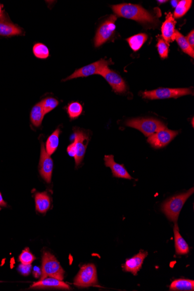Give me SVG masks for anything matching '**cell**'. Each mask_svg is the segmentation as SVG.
Returning a JSON list of instances; mask_svg holds the SVG:
<instances>
[{
	"label": "cell",
	"instance_id": "1",
	"mask_svg": "<svg viewBox=\"0 0 194 291\" xmlns=\"http://www.w3.org/2000/svg\"><path fill=\"white\" fill-rule=\"evenodd\" d=\"M112 8L117 16L132 19L140 23H154L155 17L138 5L121 4L113 5Z\"/></svg>",
	"mask_w": 194,
	"mask_h": 291
},
{
	"label": "cell",
	"instance_id": "2",
	"mask_svg": "<svg viewBox=\"0 0 194 291\" xmlns=\"http://www.w3.org/2000/svg\"><path fill=\"white\" fill-rule=\"evenodd\" d=\"M194 193V188L188 192L179 194L166 200L162 204V210L169 220L176 223L184 205L190 196Z\"/></svg>",
	"mask_w": 194,
	"mask_h": 291
},
{
	"label": "cell",
	"instance_id": "3",
	"mask_svg": "<svg viewBox=\"0 0 194 291\" xmlns=\"http://www.w3.org/2000/svg\"><path fill=\"white\" fill-rule=\"evenodd\" d=\"M75 139L67 148L68 154L74 157L76 167L82 162L85 157L87 146L89 139L88 134L78 129H74Z\"/></svg>",
	"mask_w": 194,
	"mask_h": 291
},
{
	"label": "cell",
	"instance_id": "4",
	"mask_svg": "<svg viewBox=\"0 0 194 291\" xmlns=\"http://www.w3.org/2000/svg\"><path fill=\"white\" fill-rule=\"evenodd\" d=\"M64 275V270L62 269L56 258L50 252H44L40 280L50 277L63 281Z\"/></svg>",
	"mask_w": 194,
	"mask_h": 291
},
{
	"label": "cell",
	"instance_id": "5",
	"mask_svg": "<svg viewBox=\"0 0 194 291\" xmlns=\"http://www.w3.org/2000/svg\"><path fill=\"white\" fill-rule=\"evenodd\" d=\"M126 125L140 130L148 137L166 128L165 124L161 121L151 118L129 119L126 121Z\"/></svg>",
	"mask_w": 194,
	"mask_h": 291
},
{
	"label": "cell",
	"instance_id": "6",
	"mask_svg": "<svg viewBox=\"0 0 194 291\" xmlns=\"http://www.w3.org/2000/svg\"><path fill=\"white\" fill-rule=\"evenodd\" d=\"M191 89H169L159 88L152 91L144 92L142 94L143 98L148 99H162L179 97L192 95Z\"/></svg>",
	"mask_w": 194,
	"mask_h": 291
},
{
	"label": "cell",
	"instance_id": "7",
	"mask_svg": "<svg viewBox=\"0 0 194 291\" xmlns=\"http://www.w3.org/2000/svg\"><path fill=\"white\" fill-rule=\"evenodd\" d=\"M97 284V272L94 264L83 266L74 280L75 285L79 288L95 286Z\"/></svg>",
	"mask_w": 194,
	"mask_h": 291
},
{
	"label": "cell",
	"instance_id": "8",
	"mask_svg": "<svg viewBox=\"0 0 194 291\" xmlns=\"http://www.w3.org/2000/svg\"><path fill=\"white\" fill-rule=\"evenodd\" d=\"M116 15H110L102 23L97 31L95 38V46L99 47L112 37L116 29Z\"/></svg>",
	"mask_w": 194,
	"mask_h": 291
},
{
	"label": "cell",
	"instance_id": "9",
	"mask_svg": "<svg viewBox=\"0 0 194 291\" xmlns=\"http://www.w3.org/2000/svg\"><path fill=\"white\" fill-rule=\"evenodd\" d=\"M110 64H111V62L102 59V60L78 69V70L75 71L74 74L68 76L63 81H68L69 80L79 78L88 77V76L93 75H100L105 68L108 67V65Z\"/></svg>",
	"mask_w": 194,
	"mask_h": 291
},
{
	"label": "cell",
	"instance_id": "10",
	"mask_svg": "<svg viewBox=\"0 0 194 291\" xmlns=\"http://www.w3.org/2000/svg\"><path fill=\"white\" fill-rule=\"evenodd\" d=\"M178 133V131L169 130L166 127L148 137L147 141L154 148H164L171 143Z\"/></svg>",
	"mask_w": 194,
	"mask_h": 291
},
{
	"label": "cell",
	"instance_id": "11",
	"mask_svg": "<svg viewBox=\"0 0 194 291\" xmlns=\"http://www.w3.org/2000/svg\"><path fill=\"white\" fill-rule=\"evenodd\" d=\"M41 144L39 172L45 181L47 183H50L53 175L54 163L51 156L47 154L43 142H41Z\"/></svg>",
	"mask_w": 194,
	"mask_h": 291
},
{
	"label": "cell",
	"instance_id": "12",
	"mask_svg": "<svg viewBox=\"0 0 194 291\" xmlns=\"http://www.w3.org/2000/svg\"><path fill=\"white\" fill-rule=\"evenodd\" d=\"M100 75L112 87L114 92L117 93H124L126 92L127 86L124 80L116 72L110 70L108 67L105 68Z\"/></svg>",
	"mask_w": 194,
	"mask_h": 291
},
{
	"label": "cell",
	"instance_id": "13",
	"mask_svg": "<svg viewBox=\"0 0 194 291\" xmlns=\"http://www.w3.org/2000/svg\"><path fill=\"white\" fill-rule=\"evenodd\" d=\"M23 33L21 27L12 23L5 12L0 17V36L12 37L22 35Z\"/></svg>",
	"mask_w": 194,
	"mask_h": 291
},
{
	"label": "cell",
	"instance_id": "14",
	"mask_svg": "<svg viewBox=\"0 0 194 291\" xmlns=\"http://www.w3.org/2000/svg\"><path fill=\"white\" fill-rule=\"evenodd\" d=\"M30 289L70 290L71 288L63 281L53 278V277H51V278L47 277L46 279L40 280L39 282L33 283Z\"/></svg>",
	"mask_w": 194,
	"mask_h": 291
},
{
	"label": "cell",
	"instance_id": "15",
	"mask_svg": "<svg viewBox=\"0 0 194 291\" xmlns=\"http://www.w3.org/2000/svg\"><path fill=\"white\" fill-rule=\"evenodd\" d=\"M148 256L147 251H140L138 254L133 257L126 260L125 263L123 266L124 271L130 272L134 275H137L138 272L142 268V265L145 258Z\"/></svg>",
	"mask_w": 194,
	"mask_h": 291
},
{
	"label": "cell",
	"instance_id": "16",
	"mask_svg": "<svg viewBox=\"0 0 194 291\" xmlns=\"http://www.w3.org/2000/svg\"><path fill=\"white\" fill-rule=\"evenodd\" d=\"M104 161L106 167H109L111 169L113 177H115L117 178L129 180L133 179L132 177L128 173L126 168H124L123 165L117 164L114 161L113 155H105Z\"/></svg>",
	"mask_w": 194,
	"mask_h": 291
},
{
	"label": "cell",
	"instance_id": "17",
	"mask_svg": "<svg viewBox=\"0 0 194 291\" xmlns=\"http://www.w3.org/2000/svg\"><path fill=\"white\" fill-rule=\"evenodd\" d=\"M176 23V20L172 13H168L161 29L162 37L168 44L174 40Z\"/></svg>",
	"mask_w": 194,
	"mask_h": 291
},
{
	"label": "cell",
	"instance_id": "18",
	"mask_svg": "<svg viewBox=\"0 0 194 291\" xmlns=\"http://www.w3.org/2000/svg\"><path fill=\"white\" fill-rule=\"evenodd\" d=\"M175 234V242L176 254L184 255L189 254L190 248L188 244L183 238L179 232V228L178 224L175 223L173 228Z\"/></svg>",
	"mask_w": 194,
	"mask_h": 291
},
{
	"label": "cell",
	"instance_id": "19",
	"mask_svg": "<svg viewBox=\"0 0 194 291\" xmlns=\"http://www.w3.org/2000/svg\"><path fill=\"white\" fill-rule=\"evenodd\" d=\"M34 197L37 212L41 213H46L51 206V198L47 193H37Z\"/></svg>",
	"mask_w": 194,
	"mask_h": 291
},
{
	"label": "cell",
	"instance_id": "20",
	"mask_svg": "<svg viewBox=\"0 0 194 291\" xmlns=\"http://www.w3.org/2000/svg\"><path fill=\"white\" fill-rule=\"evenodd\" d=\"M44 115V110L40 102L36 103L31 110L30 114L31 123L34 127H40L42 124Z\"/></svg>",
	"mask_w": 194,
	"mask_h": 291
},
{
	"label": "cell",
	"instance_id": "21",
	"mask_svg": "<svg viewBox=\"0 0 194 291\" xmlns=\"http://www.w3.org/2000/svg\"><path fill=\"white\" fill-rule=\"evenodd\" d=\"M61 131L60 128H58L52 133L46 141V150L49 155H53L57 151L60 142V134Z\"/></svg>",
	"mask_w": 194,
	"mask_h": 291
},
{
	"label": "cell",
	"instance_id": "22",
	"mask_svg": "<svg viewBox=\"0 0 194 291\" xmlns=\"http://www.w3.org/2000/svg\"><path fill=\"white\" fill-rule=\"evenodd\" d=\"M171 291H194V281L188 279H178L173 282L170 286Z\"/></svg>",
	"mask_w": 194,
	"mask_h": 291
},
{
	"label": "cell",
	"instance_id": "23",
	"mask_svg": "<svg viewBox=\"0 0 194 291\" xmlns=\"http://www.w3.org/2000/svg\"><path fill=\"white\" fill-rule=\"evenodd\" d=\"M174 40H176L177 42H178L179 46L181 48L184 53L188 54L192 58L194 57V50L193 48L190 46L186 37L178 30H175Z\"/></svg>",
	"mask_w": 194,
	"mask_h": 291
},
{
	"label": "cell",
	"instance_id": "24",
	"mask_svg": "<svg viewBox=\"0 0 194 291\" xmlns=\"http://www.w3.org/2000/svg\"><path fill=\"white\" fill-rule=\"evenodd\" d=\"M148 39L146 34L140 33L131 36L126 40L130 47L134 51L139 50Z\"/></svg>",
	"mask_w": 194,
	"mask_h": 291
},
{
	"label": "cell",
	"instance_id": "25",
	"mask_svg": "<svg viewBox=\"0 0 194 291\" xmlns=\"http://www.w3.org/2000/svg\"><path fill=\"white\" fill-rule=\"evenodd\" d=\"M192 0H182L179 1L175 10V18H180L185 15L192 6Z\"/></svg>",
	"mask_w": 194,
	"mask_h": 291
},
{
	"label": "cell",
	"instance_id": "26",
	"mask_svg": "<svg viewBox=\"0 0 194 291\" xmlns=\"http://www.w3.org/2000/svg\"><path fill=\"white\" fill-rule=\"evenodd\" d=\"M67 111L69 118L76 119L82 115L83 111V106L78 102H73L69 103L67 107Z\"/></svg>",
	"mask_w": 194,
	"mask_h": 291
},
{
	"label": "cell",
	"instance_id": "27",
	"mask_svg": "<svg viewBox=\"0 0 194 291\" xmlns=\"http://www.w3.org/2000/svg\"><path fill=\"white\" fill-rule=\"evenodd\" d=\"M33 53L36 58L46 60L50 56V51L48 48L43 43H37L33 47Z\"/></svg>",
	"mask_w": 194,
	"mask_h": 291
},
{
	"label": "cell",
	"instance_id": "28",
	"mask_svg": "<svg viewBox=\"0 0 194 291\" xmlns=\"http://www.w3.org/2000/svg\"><path fill=\"white\" fill-rule=\"evenodd\" d=\"M40 103L45 115L51 112L59 105L58 100L53 98V97H47V98L41 100Z\"/></svg>",
	"mask_w": 194,
	"mask_h": 291
},
{
	"label": "cell",
	"instance_id": "29",
	"mask_svg": "<svg viewBox=\"0 0 194 291\" xmlns=\"http://www.w3.org/2000/svg\"><path fill=\"white\" fill-rule=\"evenodd\" d=\"M35 259V256L30 252L28 248L23 250L19 256V262L24 265H31Z\"/></svg>",
	"mask_w": 194,
	"mask_h": 291
},
{
	"label": "cell",
	"instance_id": "30",
	"mask_svg": "<svg viewBox=\"0 0 194 291\" xmlns=\"http://www.w3.org/2000/svg\"><path fill=\"white\" fill-rule=\"evenodd\" d=\"M157 48L159 54L161 58L165 59L168 57L169 44L164 39H159Z\"/></svg>",
	"mask_w": 194,
	"mask_h": 291
},
{
	"label": "cell",
	"instance_id": "31",
	"mask_svg": "<svg viewBox=\"0 0 194 291\" xmlns=\"http://www.w3.org/2000/svg\"><path fill=\"white\" fill-rule=\"evenodd\" d=\"M32 266L31 265L21 264L18 266L19 272L25 276L30 275L31 271H32Z\"/></svg>",
	"mask_w": 194,
	"mask_h": 291
},
{
	"label": "cell",
	"instance_id": "32",
	"mask_svg": "<svg viewBox=\"0 0 194 291\" xmlns=\"http://www.w3.org/2000/svg\"><path fill=\"white\" fill-rule=\"evenodd\" d=\"M186 39L187 41H188L189 44L190 45V46L192 47L193 49L194 48V31L193 30L192 32H191L189 35L186 37Z\"/></svg>",
	"mask_w": 194,
	"mask_h": 291
},
{
	"label": "cell",
	"instance_id": "33",
	"mask_svg": "<svg viewBox=\"0 0 194 291\" xmlns=\"http://www.w3.org/2000/svg\"><path fill=\"white\" fill-rule=\"evenodd\" d=\"M33 275L34 276H35L36 278H37V277H39V276L41 275V272L40 271V270L39 268H37V267H36V268H34Z\"/></svg>",
	"mask_w": 194,
	"mask_h": 291
},
{
	"label": "cell",
	"instance_id": "34",
	"mask_svg": "<svg viewBox=\"0 0 194 291\" xmlns=\"http://www.w3.org/2000/svg\"><path fill=\"white\" fill-rule=\"evenodd\" d=\"M0 206L1 207H6V203L4 201V199H3L2 196L1 195V193H0Z\"/></svg>",
	"mask_w": 194,
	"mask_h": 291
},
{
	"label": "cell",
	"instance_id": "35",
	"mask_svg": "<svg viewBox=\"0 0 194 291\" xmlns=\"http://www.w3.org/2000/svg\"><path fill=\"white\" fill-rule=\"evenodd\" d=\"M2 5L1 4V3H0V17L4 15V13H5L4 11H2Z\"/></svg>",
	"mask_w": 194,
	"mask_h": 291
},
{
	"label": "cell",
	"instance_id": "36",
	"mask_svg": "<svg viewBox=\"0 0 194 291\" xmlns=\"http://www.w3.org/2000/svg\"><path fill=\"white\" fill-rule=\"evenodd\" d=\"M179 2V1H171L172 5L173 6H175V7H176V6H177V5L178 4Z\"/></svg>",
	"mask_w": 194,
	"mask_h": 291
},
{
	"label": "cell",
	"instance_id": "37",
	"mask_svg": "<svg viewBox=\"0 0 194 291\" xmlns=\"http://www.w3.org/2000/svg\"><path fill=\"white\" fill-rule=\"evenodd\" d=\"M158 2L159 3H165L166 2H167V1H158Z\"/></svg>",
	"mask_w": 194,
	"mask_h": 291
}]
</instances>
